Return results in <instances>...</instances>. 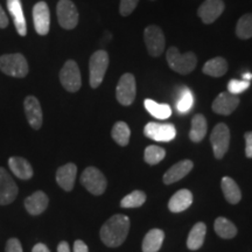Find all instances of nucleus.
<instances>
[{
    "instance_id": "nucleus-18",
    "label": "nucleus",
    "mask_w": 252,
    "mask_h": 252,
    "mask_svg": "<svg viewBox=\"0 0 252 252\" xmlns=\"http://www.w3.org/2000/svg\"><path fill=\"white\" fill-rule=\"evenodd\" d=\"M7 8L9 13L13 17V23L18 34L21 36H26L27 24L23 11V5H21V0H7Z\"/></svg>"
},
{
    "instance_id": "nucleus-4",
    "label": "nucleus",
    "mask_w": 252,
    "mask_h": 252,
    "mask_svg": "<svg viewBox=\"0 0 252 252\" xmlns=\"http://www.w3.org/2000/svg\"><path fill=\"white\" fill-rule=\"evenodd\" d=\"M109 54L105 50L100 49L94 52L91 55L89 61V70H90V87L96 89L98 88L104 80L105 72L109 67Z\"/></svg>"
},
{
    "instance_id": "nucleus-24",
    "label": "nucleus",
    "mask_w": 252,
    "mask_h": 252,
    "mask_svg": "<svg viewBox=\"0 0 252 252\" xmlns=\"http://www.w3.org/2000/svg\"><path fill=\"white\" fill-rule=\"evenodd\" d=\"M202 71L208 76L222 77L228 71V62L224 58L217 56L204 63Z\"/></svg>"
},
{
    "instance_id": "nucleus-3",
    "label": "nucleus",
    "mask_w": 252,
    "mask_h": 252,
    "mask_svg": "<svg viewBox=\"0 0 252 252\" xmlns=\"http://www.w3.org/2000/svg\"><path fill=\"white\" fill-rule=\"evenodd\" d=\"M0 70L7 76L24 78L27 76L30 67L26 58L20 53H17L0 56Z\"/></svg>"
},
{
    "instance_id": "nucleus-22",
    "label": "nucleus",
    "mask_w": 252,
    "mask_h": 252,
    "mask_svg": "<svg viewBox=\"0 0 252 252\" xmlns=\"http://www.w3.org/2000/svg\"><path fill=\"white\" fill-rule=\"evenodd\" d=\"M8 166L12 173L21 179V180H30L33 176V168L26 159L21 157H11L8 159Z\"/></svg>"
},
{
    "instance_id": "nucleus-27",
    "label": "nucleus",
    "mask_w": 252,
    "mask_h": 252,
    "mask_svg": "<svg viewBox=\"0 0 252 252\" xmlns=\"http://www.w3.org/2000/svg\"><path fill=\"white\" fill-rule=\"evenodd\" d=\"M220 187H222V191L224 194L225 200L228 201L229 203L236 204L241 201L242 198V193L241 189H239L238 185L232 180L229 176H224L222 179V182H220Z\"/></svg>"
},
{
    "instance_id": "nucleus-33",
    "label": "nucleus",
    "mask_w": 252,
    "mask_h": 252,
    "mask_svg": "<svg viewBox=\"0 0 252 252\" xmlns=\"http://www.w3.org/2000/svg\"><path fill=\"white\" fill-rule=\"evenodd\" d=\"M146 201V194L141 190H134L123 198L121 206L123 208H138L143 206Z\"/></svg>"
},
{
    "instance_id": "nucleus-30",
    "label": "nucleus",
    "mask_w": 252,
    "mask_h": 252,
    "mask_svg": "<svg viewBox=\"0 0 252 252\" xmlns=\"http://www.w3.org/2000/svg\"><path fill=\"white\" fill-rule=\"evenodd\" d=\"M112 139L116 141L121 146H126L130 141L131 137V130L128 127V125L124 122H117L113 125L112 131H111Z\"/></svg>"
},
{
    "instance_id": "nucleus-20",
    "label": "nucleus",
    "mask_w": 252,
    "mask_h": 252,
    "mask_svg": "<svg viewBox=\"0 0 252 252\" xmlns=\"http://www.w3.org/2000/svg\"><path fill=\"white\" fill-rule=\"evenodd\" d=\"M193 162L190 160H182V161L175 163L163 175V182L166 185L174 184V182L184 179L186 175L189 174V172L193 169Z\"/></svg>"
},
{
    "instance_id": "nucleus-38",
    "label": "nucleus",
    "mask_w": 252,
    "mask_h": 252,
    "mask_svg": "<svg viewBox=\"0 0 252 252\" xmlns=\"http://www.w3.org/2000/svg\"><path fill=\"white\" fill-rule=\"evenodd\" d=\"M245 139V154L248 158H252V131L247 132L244 134Z\"/></svg>"
},
{
    "instance_id": "nucleus-13",
    "label": "nucleus",
    "mask_w": 252,
    "mask_h": 252,
    "mask_svg": "<svg viewBox=\"0 0 252 252\" xmlns=\"http://www.w3.org/2000/svg\"><path fill=\"white\" fill-rule=\"evenodd\" d=\"M34 27L39 35H47L50 28L49 7L45 1H39L33 7Z\"/></svg>"
},
{
    "instance_id": "nucleus-39",
    "label": "nucleus",
    "mask_w": 252,
    "mask_h": 252,
    "mask_svg": "<svg viewBox=\"0 0 252 252\" xmlns=\"http://www.w3.org/2000/svg\"><path fill=\"white\" fill-rule=\"evenodd\" d=\"M74 252H89L88 245L81 239H77L74 243Z\"/></svg>"
},
{
    "instance_id": "nucleus-25",
    "label": "nucleus",
    "mask_w": 252,
    "mask_h": 252,
    "mask_svg": "<svg viewBox=\"0 0 252 252\" xmlns=\"http://www.w3.org/2000/svg\"><path fill=\"white\" fill-rule=\"evenodd\" d=\"M207 119L203 115L198 113V115H195L193 119H191V128L190 132H189V138H190L191 141L194 143H200L204 139L207 134Z\"/></svg>"
},
{
    "instance_id": "nucleus-17",
    "label": "nucleus",
    "mask_w": 252,
    "mask_h": 252,
    "mask_svg": "<svg viewBox=\"0 0 252 252\" xmlns=\"http://www.w3.org/2000/svg\"><path fill=\"white\" fill-rule=\"evenodd\" d=\"M77 167L75 163H67L60 167L56 172V182L65 191H70L74 188L76 180Z\"/></svg>"
},
{
    "instance_id": "nucleus-43",
    "label": "nucleus",
    "mask_w": 252,
    "mask_h": 252,
    "mask_svg": "<svg viewBox=\"0 0 252 252\" xmlns=\"http://www.w3.org/2000/svg\"><path fill=\"white\" fill-rule=\"evenodd\" d=\"M251 78H252V74H250V72H245V74H243L244 81H250Z\"/></svg>"
},
{
    "instance_id": "nucleus-7",
    "label": "nucleus",
    "mask_w": 252,
    "mask_h": 252,
    "mask_svg": "<svg viewBox=\"0 0 252 252\" xmlns=\"http://www.w3.org/2000/svg\"><path fill=\"white\" fill-rule=\"evenodd\" d=\"M81 184L94 195H102L106 189L105 176L96 167H88L81 175Z\"/></svg>"
},
{
    "instance_id": "nucleus-14",
    "label": "nucleus",
    "mask_w": 252,
    "mask_h": 252,
    "mask_svg": "<svg viewBox=\"0 0 252 252\" xmlns=\"http://www.w3.org/2000/svg\"><path fill=\"white\" fill-rule=\"evenodd\" d=\"M224 2L223 0H206L197 9L198 17L204 24L209 25L216 21L224 11Z\"/></svg>"
},
{
    "instance_id": "nucleus-28",
    "label": "nucleus",
    "mask_w": 252,
    "mask_h": 252,
    "mask_svg": "<svg viewBox=\"0 0 252 252\" xmlns=\"http://www.w3.org/2000/svg\"><path fill=\"white\" fill-rule=\"evenodd\" d=\"M214 229H215L216 234L220 236V238L230 239L234 238L237 235V228L231 220H229L225 217H219L215 220V224H214Z\"/></svg>"
},
{
    "instance_id": "nucleus-29",
    "label": "nucleus",
    "mask_w": 252,
    "mask_h": 252,
    "mask_svg": "<svg viewBox=\"0 0 252 252\" xmlns=\"http://www.w3.org/2000/svg\"><path fill=\"white\" fill-rule=\"evenodd\" d=\"M145 108L149 111L150 115H152L154 118L158 119H167L172 116L171 106L167 104L157 103L156 100L152 99H145Z\"/></svg>"
},
{
    "instance_id": "nucleus-1",
    "label": "nucleus",
    "mask_w": 252,
    "mask_h": 252,
    "mask_svg": "<svg viewBox=\"0 0 252 252\" xmlns=\"http://www.w3.org/2000/svg\"><path fill=\"white\" fill-rule=\"evenodd\" d=\"M130 230V219L125 215H113L104 223L100 229V239L106 247L117 248L127 237Z\"/></svg>"
},
{
    "instance_id": "nucleus-23",
    "label": "nucleus",
    "mask_w": 252,
    "mask_h": 252,
    "mask_svg": "<svg viewBox=\"0 0 252 252\" xmlns=\"http://www.w3.org/2000/svg\"><path fill=\"white\" fill-rule=\"evenodd\" d=\"M163 238H165V234L162 230L160 229H152L147 232L145 236L143 245V252H158L161 248Z\"/></svg>"
},
{
    "instance_id": "nucleus-42",
    "label": "nucleus",
    "mask_w": 252,
    "mask_h": 252,
    "mask_svg": "<svg viewBox=\"0 0 252 252\" xmlns=\"http://www.w3.org/2000/svg\"><path fill=\"white\" fill-rule=\"evenodd\" d=\"M58 252H70V248L67 242H61L58 247Z\"/></svg>"
},
{
    "instance_id": "nucleus-12",
    "label": "nucleus",
    "mask_w": 252,
    "mask_h": 252,
    "mask_svg": "<svg viewBox=\"0 0 252 252\" xmlns=\"http://www.w3.org/2000/svg\"><path fill=\"white\" fill-rule=\"evenodd\" d=\"M18 186L5 168L0 167V206L12 203L18 196Z\"/></svg>"
},
{
    "instance_id": "nucleus-11",
    "label": "nucleus",
    "mask_w": 252,
    "mask_h": 252,
    "mask_svg": "<svg viewBox=\"0 0 252 252\" xmlns=\"http://www.w3.org/2000/svg\"><path fill=\"white\" fill-rule=\"evenodd\" d=\"M144 133L150 139L167 143L175 138L176 130L173 124H160V123H149L144 128Z\"/></svg>"
},
{
    "instance_id": "nucleus-8",
    "label": "nucleus",
    "mask_w": 252,
    "mask_h": 252,
    "mask_svg": "<svg viewBox=\"0 0 252 252\" xmlns=\"http://www.w3.org/2000/svg\"><path fill=\"white\" fill-rule=\"evenodd\" d=\"M60 26L64 30H74L78 24V11L71 0H60L56 7Z\"/></svg>"
},
{
    "instance_id": "nucleus-10",
    "label": "nucleus",
    "mask_w": 252,
    "mask_h": 252,
    "mask_svg": "<svg viewBox=\"0 0 252 252\" xmlns=\"http://www.w3.org/2000/svg\"><path fill=\"white\" fill-rule=\"evenodd\" d=\"M137 94V87H135V78L130 72L123 75L117 84L116 89V97L122 105L128 106L133 103Z\"/></svg>"
},
{
    "instance_id": "nucleus-19",
    "label": "nucleus",
    "mask_w": 252,
    "mask_h": 252,
    "mask_svg": "<svg viewBox=\"0 0 252 252\" xmlns=\"http://www.w3.org/2000/svg\"><path fill=\"white\" fill-rule=\"evenodd\" d=\"M48 196L43 191L37 190L25 200V208L31 215H40L48 207Z\"/></svg>"
},
{
    "instance_id": "nucleus-5",
    "label": "nucleus",
    "mask_w": 252,
    "mask_h": 252,
    "mask_svg": "<svg viewBox=\"0 0 252 252\" xmlns=\"http://www.w3.org/2000/svg\"><path fill=\"white\" fill-rule=\"evenodd\" d=\"M60 82L69 93H76L82 87L81 71L74 60H68L60 71Z\"/></svg>"
},
{
    "instance_id": "nucleus-40",
    "label": "nucleus",
    "mask_w": 252,
    "mask_h": 252,
    "mask_svg": "<svg viewBox=\"0 0 252 252\" xmlns=\"http://www.w3.org/2000/svg\"><path fill=\"white\" fill-rule=\"evenodd\" d=\"M8 26V18L6 15L5 11L0 5V28H6Z\"/></svg>"
},
{
    "instance_id": "nucleus-36",
    "label": "nucleus",
    "mask_w": 252,
    "mask_h": 252,
    "mask_svg": "<svg viewBox=\"0 0 252 252\" xmlns=\"http://www.w3.org/2000/svg\"><path fill=\"white\" fill-rule=\"evenodd\" d=\"M139 0H121V6H119V12L123 17H127L137 7Z\"/></svg>"
},
{
    "instance_id": "nucleus-21",
    "label": "nucleus",
    "mask_w": 252,
    "mask_h": 252,
    "mask_svg": "<svg viewBox=\"0 0 252 252\" xmlns=\"http://www.w3.org/2000/svg\"><path fill=\"white\" fill-rule=\"evenodd\" d=\"M193 203V194L188 189H181L173 195L168 202V209L172 213H181L188 209Z\"/></svg>"
},
{
    "instance_id": "nucleus-32",
    "label": "nucleus",
    "mask_w": 252,
    "mask_h": 252,
    "mask_svg": "<svg viewBox=\"0 0 252 252\" xmlns=\"http://www.w3.org/2000/svg\"><path fill=\"white\" fill-rule=\"evenodd\" d=\"M194 103V97L191 91L186 87H181L179 93L178 100H176V109L180 113H186L191 109Z\"/></svg>"
},
{
    "instance_id": "nucleus-9",
    "label": "nucleus",
    "mask_w": 252,
    "mask_h": 252,
    "mask_svg": "<svg viewBox=\"0 0 252 252\" xmlns=\"http://www.w3.org/2000/svg\"><path fill=\"white\" fill-rule=\"evenodd\" d=\"M210 141L213 145L214 156L216 159H222L225 156L230 144L229 127L223 123L217 124L210 134Z\"/></svg>"
},
{
    "instance_id": "nucleus-15",
    "label": "nucleus",
    "mask_w": 252,
    "mask_h": 252,
    "mask_svg": "<svg viewBox=\"0 0 252 252\" xmlns=\"http://www.w3.org/2000/svg\"><path fill=\"white\" fill-rule=\"evenodd\" d=\"M239 97L230 93H220L213 102V111L217 115L229 116L239 105Z\"/></svg>"
},
{
    "instance_id": "nucleus-2",
    "label": "nucleus",
    "mask_w": 252,
    "mask_h": 252,
    "mask_svg": "<svg viewBox=\"0 0 252 252\" xmlns=\"http://www.w3.org/2000/svg\"><path fill=\"white\" fill-rule=\"evenodd\" d=\"M166 59L169 68L173 71L181 75L191 72L196 68L197 64V58L193 52H188L182 54L176 47H171V48L167 50Z\"/></svg>"
},
{
    "instance_id": "nucleus-16",
    "label": "nucleus",
    "mask_w": 252,
    "mask_h": 252,
    "mask_svg": "<svg viewBox=\"0 0 252 252\" xmlns=\"http://www.w3.org/2000/svg\"><path fill=\"white\" fill-rule=\"evenodd\" d=\"M25 113H26L27 121L34 130H39L42 126V109H41L40 102L36 97L28 96L24 102Z\"/></svg>"
},
{
    "instance_id": "nucleus-34",
    "label": "nucleus",
    "mask_w": 252,
    "mask_h": 252,
    "mask_svg": "<svg viewBox=\"0 0 252 252\" xmlns=\"http://www.w3.org/2000/svg\"><path fill=\"white\" fill-rule=\"evenodd\" d=\"M166 156V151L161 149V147L156 146V145H151V146H147L146 150H145V161L150 165H157L160 161H162L163 158Z\"/></svg>"
},
{
    "instance_id": "nucleus-41",
    "label": "nucleus",
    "mask_w": 252,
    "mask_h": 252,
    "mask_svg": "<svg viewBox=\"0 0 252 252\" xmlns=\"http://www.w3.org/2000/svg\"><path fill=\"white\" fill-rule=\"evenodd\" d=\"M32 252H50V251H49V249L47 248V245L42 244V243H37L36 245H34Z\"/></svg>"
},
{
    "instance_id": "nucleus-6",
    "label": "nucleus",
    "mask_w": 252,
    "mask_h": 252,
    "mask_svg": "<svg viewBox=\"0 0 252 252\" xmlns=\"http://www.w3.org/2000/svg\"><path fill=\"white\" fill-rule=\"evenodd\" d=\"M144 40L146 45L147 52L153 58H158L165 50L166 40L161 28L157 25H150L145 28Z\"/></svg>"
},
{
    "instance_id": "nucleus-26",
    "label": "nucleus",
    "mask_w": 252,
    "mask_h": 252,
    "mask_svg": "<svg viewBox=\"0 0 252 252\" xmlns=\"http://www.w3.org/2000/svg\"><path fill=\"white\" fill-rule=\"evenodd\" d=\"M207 234V226L203 222H198L193 226L189 232L187 239V247L189 250H198L203 245L204 238Z\"/></svg>"
},
{
    "instance_id": "nucleus-37",
    "label": "nucleus",
    "mask_w": 252,
    "mask_h": 252,
    "mask_svg": "<svg viewBox=\"0 0 252 252\" xmlns=\"http://www.w3.org/2000/svg\"><path fill=\"white\" fill-rule=\"evenodd\" d=\"M5 252H23V247H21L20 241L17 238L8 239L7 243H6Z\"/></svg>"
},
{
    "instance_id": "nucleus-44",
    "label": "nucleus",
    "mask_w": 252,
    "mask_h": 252,
    "mask_svg": "<svg viewBox=\"0 0 252 252\" xmlns=\"http://www.w3.org/2000/svg\"><path fill=\"white\" fill-rule=\"evenodd\" d=\"M152 1H154V0H152Z\"/></svg>"
},
{
    "instance_id": "nucleus-31",
    "label": "nucleus",
    "mask_w": 252,
    "mask_h": 252,
    "mask_svg": "<svg viewBox=\"0 0 252 252\" xmlns=\"http://www.w3.org/2000/svg\"><path fill=\"white\" fill-rule=\"evenodd\" d=\"M236 35L241 40H248L252 37V14L248 13L239 18L236 25Z\"/></svg>"
},
{
    "instance_id": "nucleus-35",
    "label": "nucleus",
    "mask_w": 252,
    "mask_h": 252,
    "mask_svg": "<svg viewBox=\"0 0 252 252\" xmlns=\"http://www.w3.org/2000/svg\"><path fill=\"white\" fill-rule=\"evenodd\" d=\"M250 87V81H238V80H230L228 83V93L232 94H237L244 93L245 90Z\"/></svg>"
}]
</instances>
